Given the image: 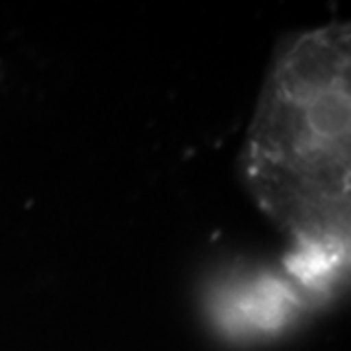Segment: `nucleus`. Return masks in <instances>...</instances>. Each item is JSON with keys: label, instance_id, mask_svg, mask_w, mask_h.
I'll use <instances>...</instances> for the list:
<instances>
[{"label": "nucleus", "instance_id": "obj_1", "mask_svg": "<svg viewBox=\"0 0 351 351\" xmlns=\"http://www.w3.org/2000/svg\"><path fill=\"white\" fill-rule=\"evenodd\" d=\"M262 213L293 240L339 248L351 230V27L295 34L274 53L239 158Z\"/></svg>", "mask_w": 351, "mask_h": 351}]
</instances>
